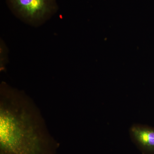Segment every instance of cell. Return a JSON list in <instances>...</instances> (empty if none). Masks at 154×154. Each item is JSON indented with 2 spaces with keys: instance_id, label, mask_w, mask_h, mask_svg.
<instances>
[{
  "instance_id": "6da1fadb",
  "label": "cell",
  "mask_w": 154,
  "mask_h": 154,
  "mask_svg": "<svg viewBox=\"0 0 154 154\" xmlns=\"http://www.w3.org/2000/svg\"><path fill=\"white\" fill-rule=\"evenodd\" d=\"M0 154H54L58 144L33 100L2 82L0 88Z\"/></svg>"
},
{
  "instance_id": "7a4b0ae2",
  "label": "cell",
  "mask_w": 154,
  "mask_h": 154,
  "mask_svg": "<svg viewBox=\"0 0 154 154\" xmlns=\"http://www.w3.org/2000/svg\"><path fill=\"white\" fill-rule=\"evenodd\" d=\"M8 6L19 19L32 25L43 23L57 11L56 0H6Z\"/></svg>"
},
{
  "instance_id": "3957f363",
  "label": "cell",
  "mask_w": 154,
  "mask_h": 154,
  "mask_svg": "<svg viewBox=\"0 0 154 154\" xmlns=\"http://www.w3.org/2000/svg\"><path fill=\"white\" fill-rule=\"evenodd\" d=\"M130 137L142 154H154V128L135 123L130 128Z\"/></svg>"
}]
</instances>
